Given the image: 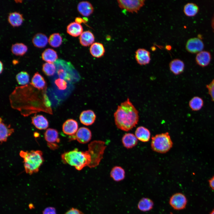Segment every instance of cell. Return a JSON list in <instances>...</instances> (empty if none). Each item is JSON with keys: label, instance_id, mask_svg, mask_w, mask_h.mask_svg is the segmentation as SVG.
Masks as SVG:
<instances>
[{"label": "cell", "instance_id": "ba28073f", "mask_svg": "<svg viewBox=\"0 0 214 214\" xmlns=\"http://www.w3.org/2000/svg\"><path fill=\"white\" fill-rule=\"evenodd\" d=\"M187 199L185 196L181 193H176L170 198L169 204L174 210H177L184 209L186 207Z\"/></svg>", "mask_w": 214, "mask_h": 214}, {"label": "cell", "instance_id": "7a4b0ae2", "mask_svg": "<svg viewBox=\"0 0 214 214\" xmlns=\"http://www.w3.org/2000/svg\"><path fill=\"white\" fill-rule=\"evenodd\" d=\"M114 117L117 127L126 131L135 127L139 119L138 111L129 98L118 106Z\"/></svg>", "mask_w": 214, "mask_h": 214}, {"label": "cell", "instance_id": "b9f144b4", "mask_svg": "<svg viewBox=\"0 0 214 214\" xmlns=\"http://www.w3.org/2000/svg\"><path fill=\"white\" fill-rule=\"evenodd\" d=\"M0 73L1 74V73L3 71V65L2 63L0 61Z\"/></svg>", "mask_w": 214, "mask_h": 214}, {"label": "cell", "instance_id": "44dd1931", "mask_svg": "<svg viewBox=\"0 0 214 214\" xmlns=\"http://www.w3.org/2000/svg\"><path fill=\"white\" fill-rule=\"evenodd\" d=\"M83 28L80 24L76 22L70 23L67 26V32L73 37H77L82 33Z\"/></svg>", "mask_w": 214, "mask_h": 214}, {"label": "cell", "instance_id": "484cf974", "mask_svg": "<svg viewBox=\"0 0 214 214\" xmlns=\"http://www.w3.org/2000/svg\"><path fill=\"white\" fill-rule=\"evenodd\" d=\"M8 20L10 24L13 26H18L21 25L23 21L22 14L16 12L9 14Z\"/></svg>", "mask_w": 214, "mask_h": 214}, {"label": "cell", "instance_id": "7c38bea8", "mask_svg": "<svg viewBox=\"0 0 214 214\" xmlns=\"http://www.w3.org/2000/svg\"><path fill=\"white\" fill-rule=\"evenodd\" d=\"M78 124L77 122L73 119L66 120L63 123L62 129L63 133L69 136L75 134L78 130Z\"/></svg>", "mask_w": 214, "mask_h": 214}, {"label": "cell", "instance_id": "cb8c5ba5", "mask_svg": "<svg viewBox=\"0 0 214 214\" xmlns=\"http://www.w3.org/2000/svg\"><path fill=\"white\" fill-rule=\"evenodd\" d=\"M48 42V38L45 35L42 33L35 34L32 39V42L34 46L42 48L46 46Z\"/></svg>", "mask_w": 214, "mask_h": 214}, {"label": "cell", "instance_id": "9a60e30c", "mask_svg": "<svg viewBox=\"0 0 214 214\" xmlns=\"http://www.w3.org/2000/svg\"><path fill=\"white\" fill-rule=\"evenodd\" d=\"M196 61L197 64L202 67L207 66L210 64L211 60L210 53L207 51H202L197 53Z\"/></svg>", "mask_w": 214, "mask_h": 214}, {"label": "cell", "instance_id": "4316f807", "mask_svg": "<svg viewBox=\"0 0 214 214\" xmlns=\"http://www.w3.org/2000/svg\"><path fill=\"white\" fill-rule=\"evenodd\" d=\"M42 58L43 60L46 62L53 63L57 60L58 56L56 52L54 49L48 48L43 52Z\"/></svg>", "mask_w": 214, "mask_h": 214}, {"label": "cell", "instance_id": "1f68e13d", "mask_svg": "<svg viewBox=\"0 0 214 214\" xmlns=\"http://www.w3.org/2000/svg\"><path fill=\"white\" fill-rule=\"evenodd\" d=\"M49 44L54 47L59 46L62 44V38L59 33H54L49 36L48 39Z\"/></svg>", "mask_w": 214, "mask_h": 214}, {"label": "cell", "instance_id": "836d02e7", "mask_svg": "<svg viewBox=\"0 0 214 214\" xmlns=\"http://www.w3.org/2000/svg\"><path fill=\"white\" fill-rule=\"evenodd\" d=\"M16 78L18 84L24 85L29 82V76L27 72L21 71L16 75Z\"/></svg>", "mask_w": 214, "mask_h": 214}, {"label": "cell", "instance_id": "e575fe53", "mask_svg": "<svg viewBox=\"0 0 214 214\" xmlns=\"http://www.w3.org/2000/svg\"><path fill=\"white\" fill-rule=\"evenodd\" d=\"M55 84L58 89L60 90H64L67 87V83L64 80L58 78L55 79L54 82Z\"/></svg>", "mask_w": 214, "mask_h": 214}, {"label": "cell", "instance_id": "3957f363", "mask_svg": "<svg viewBox=\"0 0 214 214\" xmlns=\"http://www.w3.org/2000/svg\"><path fill=\"white\" fill-rule=\"evenodd\" d=\"M19 154L23 159L24 168L27 174L31 175L38 171L44 161L43 152L41 151L21 150Z\"/></svg>", "mask_w": 214, "mask_h": 214}, {"label": "cell", "instance_id": "d6986e66", "mask_svg": "<svg viewBox=\"0 0 214 214\" xmlns=\"http://www.w3.org/2000/svg\"><path fill=\"white\" fill-rule=\"evenodd\" d=\"M150 135V130L147 128L142 126L138 127L135 132V135L137 139L143 142L149 141Z\"/></svg>", "mask_w": 214, "mask_h": 214}, {"label": "cell", "instance_id": "8fae6325", "mask_svg": "<svg viewBox=\"0 0 214 214\" xmlns=\"http://www.w3.org/2000/svg\"><path fill=\"white\" fill-rule=\"evenodd\" d=\"M96 115L92 110H88L82 111L79 116L80 122L84 125L89 126L95 122Z\"/></svg>", "mask_w": 214, "mask_h": 214}, {"label": "cell", "instance_id": "7bdbcfd3", "mask_svg": "<svg viewBox=\"0 0 214 214\" xmlns=\"http://www.w3.org/2000/svg\"><path fill=\"white\" fill-rule=\"evenodd\" d=\"M166 48L168 50H170L171 49V47L169 45L167 46L166 47Z\"/></svg>", "mask_w": 214, "mask_h": 214}, {"label": "cell", "instance_id": "2e32d148", "mask_svg": "<svg viewBox=\"0 0 214 214\" xmlns=\"http://www.w3.org/2000/svg\"><path fill=\"white\" fill-rule=\"evenodd\" d=\"M77 10L79 13L83 16H89L93 12L94 8L92 4L89 2L83 1L78 4Z\"/></svg>", "mask_w": 214, "mask_h": 214}, {"label": "cell", "instance_id": "ee69618b", "mask_svg": "<svg viewBox=\"0 0 214 214\" xmlns=\"http://www.w3.org/2000/svg\"><path fill=\"white\" fill-rule=\"evenodd\" d=\"M210 214H214V209L212 211Z\"/></svg>", "mask_w": 214, "mask_h": 214}, {"label": "cell", "instance_id": "d4e9b609", "mask_svg": "<svg viewBox=\"0 0 214 214\" xmlns=\"http://www.w3.org/2000/svg\"><path fill=\"white\" fill-rule=\"evenodd\" d=\"M110 176L116 181L123 180L125 177V172L124 169L120 166L114 167L110 172Z\"/></svg>", "mask_w": 214, "mask_h": 214}, {"label": "cell", "instance_id": "52a82bcc", "mask_svg": "<svg viewBox=\"0 0 214 214\" xmlns=\"http://www.w3.org/2000/svg\"><path fill=\"white\" fill-rule=\"evenodd\" d=\"M44 136L48 146L51 149L55 150L58 148L56 143H59L60 140L58 132L56 130L51 128L47 129L44 133Z\"/></svg>", "mask_w": 214, "mask_h": 214}, {"label": "cell", "instance_id": "e0dca14e", "mask_svg": "<svg viewBox=\"0 0 214 214\" xmlns=\"http://www.w3.org/2000/svg\"><path fill=\"white\" fill-rule=\"evenodd\" d=\"M169 69L171 72L175 75H178L183 72L185 68L184 62L180 59H173L169 64Z\"/></svg>", "mask_w": 214, "mask_h": 214}, {"label": "cell", "instance_id": "603a6c76", "mask_svg": "<svg viewBox=\"0 0 214 214\" xmlns=\"http://www.w3.org/2000/svg\"><path fill=\"white\" fill-rule=\"evenodd\" d=\"M31 84L39 90H41L45 89L46 83L43 77L37 72L32 78Z\"/></svg>", "mask_w": 214, "mask_h": 214}, {"label": "cell", "instance_id": "5bb4252c", "mask_svg": "<svg viewBox=\"0 0 214 214\" xmlns=\"http://www.w3.org/2000/svg\"><path fill=\"white\" fill-rule=\"evenodd\" d=\"M32 123L37 128L40 130L46 129L49 125L47 119L41 115L35 114L32 117Z\"/></svg>", "mask_w": 214, "mask_h": 214}, {"label": "cell", "instance_id": "d6a6232c", "mask_svg": "<svg viewBox=\"0 0 214 214\" xmlns=\"http://www.w3.org/2000/svg\"><path fill=\"white\" fill-rule=\"evenodd\" d=\"M42 70L48 76L53 75L56 72V67L54 63L45 62L42 66Z\"/></svg>", "mask_w": 214, "mask_h": 214}, {"label": "cell", "instance_id": "ac0fdd59", "mask_svg": "<svg viewBox=\"0 0 214 214\" xmlns=\"http://www.w3.org/2000/svg\"><path fill=\"white\" fill-rule=\"evenodd\" d=\"M122 142L123 146L127 149L131 148L138 143V139L134 134L127 133L125 134L122 138Z\"/></svg>", "mask_w": 214, "mask_h": 214}, {"label": "cell", "instance_id": "74e56055", "mask_svg": "<svg viewBox=\"0 0 214 214\" xmlns=\"http://www.w3.org/2000/svg\"><path fill=\"white\" fill-rule=\"evenodd\" d=\"M65 214H84L82 212L79 210L74 208H72L68 211Z\"/></svg>", "mask_w": 214, "mask_h": 214}, {"label": "cell", "instance_id": "7402d4cb", "mask_svg": "<svg viewBox=\"0 0 214 214\" xmlns=\"http://www.w3.org/2000/svg\"><path fill=\"white\" fill-rule=\"evenodd\" d=\"M90 52L93 57L99 58L103 56L105 52V49L103 44L95 42L93 43L89 49Z\"/></svg>", "mask_w": 214, "mask_h": 214}, {"label": "cell", "instance_id": "ab89813d", "mask_svg": "<svg viewBox=\"0 0 214 214\" xmlns=\"http://www.w3.org/2000/svg\"><path fill=\"white\" fill-rule=\"evenodd\" d=\"M208 181L210 186L214 190V176L210 179Z\"/></svg>", "mask_w": 214, "mask_h": 214}, {"label": "cell", "instance_id": "f35d334b", "mask_svg": "<svg viewBox=\"0 0 214 214\" xmlns=\"http://www.w3.org/2000/svg\"><path fill=\"white\" fill-rule=\"evenodd\" d=\"M86 18L84 19L79 17H76L75 19V21L76 22L79 24H81L82 23L86 22V21H87V19H85Z\"/></svg>", "mask_w": 214, "mask_h": 214}, {"label": "cell", "instance_id": "f546056e", "mask_svg": "<svg viewBox=\"0 0 214 214\" xmlns=\"http://www.w3.org/2000/svg\"><path fill=\"white\" fill-rule=\"evenodd\" d=\"M27 50V46L23 43H17L12 44L11 50L12 53L17 56H22Z\"/></svg>", "mask_w": 214, "mask_h": 214}, {"label": "cell", "instance_id": "d590c367", "mask_svg": "<svg viewBox=\"0 0 214 214\" xmlns=\"http://www.w3.org/2000/svg\"><path fill=\"white\" fill-rule=\"evenodd\" d=\"M206 87L212 100L214 101V79L206 85Z\"/></svg>", "mask_w": 214, "mask_h": 214}, {"label": "cell", "instance_id": "4dcf8cb0", "mask_svg": "<svg viewBox=\"0 0 214 214\" xmlns=\"http://www.w3.org/2000/svg\"><path fill=\"white\" fill-rule=\"evenodd\" d=\"M204 102L200 97L195 96L193 97L189 101V105L193 111H198L203 107Z\"/></svg>", "mask_w": 214, "mask_h": 214}, {"label": "cell", "instance_id": "30bf717a", "mask_svg": "<svg viewBox=\"0 0 214 214\" xmlns=\"http://www.w3.org/2000/svg\"><path fill=\"white\" fill-rule=\"evenodd\" d=\"M135 58L139 64L141 65L147 64L150 61V53L145 49L139 48L135 52Z\"/></svg>", "mask_w": 214, "mask_h": 214}, {"label": "cell", "instance_id": "8d00e7d4", "mask_svg": "<svg viewBox=\"0 0 214 214\" xmlns=\"http://www.w3.org/2000/svg\"><path fill=\"white\" fill-rule=\"evenodd\" d=\"M43 214H56L55 208L49 207L45 208L43 211Z\"/></svg>", "mask_w": 214, "mask_h": 214}, {"label": "cell", "instance_id": "277c9868", "mask_svg": "<svg viewBox=\"0 0 214 214\" xmlns=\"http://www.w3.org/2000/svg\"><path fill=\"white\" fill-rule=\"evenodd\" d=\"M151 147L154 151L165 153L172 147L173 143L169 133L156 135L152 138Z\"/></svg>", "mask_w": 214, "mask_h": 214}, {"label": "cell", "instance_id": "5b68a950", "mask_svg": "<svg viewBox=\"0 0 214 214\" xmlns=\"http://www.w3.org/2000/svg\"><path fill=\"white\" fill-rule=\"evenodd\" d=\"M119 7L122 9L133 13H137L145 4L144 0H118Z\"/></svg>", "mask_w": 214, "mask_h": 214}, {"label": "cell", "instance_id": "83f0119b", "mask_svg": "<svg viewBox=\"0 0 214 214\" xmlns=\"http://www.w3.org/2000/svg\"><path fill=\"white\" fill-rule=\"evenodd\" d=\"M154 203L151 199L148 198H143L139 201L138 208L141 211L147 212L152 209Z\"/></svg>", "mask_w": 214, "mask_h": 214}, {"label": "cell", "instance_id": "8992f818", "mask_svg": "<svg viewBox=\"0 0 214 214\" xmlns=\"http://www.w3.org/2000/svg\"><path fill=\"white\" fill-rule=\"evenodd\" d=\"M92 133L90 130L86 127L79 128L75 134L69 136L70 140H76L79 143L86 144L89 142L92 138Z\"/></svg>", "mask_w": 214, "mask_h": 214}, {"label": "cell", "instance_id": "60d3db41", "mask_svg": "<svg viewBox=\"0 0 214 214\" xmlns=\"http://www.w3.org/2000/svg\"><path fill=\"white\" fill-rule=\"evenodd\" d=\"M211 25L213 29L214 32V14L212 20Z\"/></svg>", "mask_w": 214, "mask_h": 214}, {"label": "cell", "instance_id": "4fadbf2b", "mask_svg": "<svg viewBox=\"0 0 214 214\" xmlns=\"http://www.w3.org/2000/svg\"><path fill=\"white\" fill-rule=\"evenodd\" d=\"M0 141L1 144L6 142L8 137L14 132V130L11 128L10 125H7L3 122L1 118L0 123Z\"/></svg>", "mask_w": 214, "mask_h": 214}, {"label": "cell", "instance_id": "9c48e42d", "mask_svg": "<svg viewBox=\"0 0 214 214\" xmlns=\"http://www.w3.org/2000/svg\"><path fill=\"white\" fill-rule=\"evenodd\" d=\"M204 47V45L202 41L197 37L189 39L185 44L186 50L192 54H197L202 51Z\"/></svg>", "mask_w": 214, "mask_h": 214}, {"label": "cell", "instance_id": "6da1fadb", "mask_svg": "<svg viewBox=\"0 0 214 214\" xmlns=\"http://www.w3.org/2000/svg\"><path fill=\"white\" fill-rule=\"evenodd\" d=\"M106 147L102 141H93L89 144L87 150L80 151L75 148L62 153L61 159L64 163L74 166L78 170L87 166L94 168L99 165L102 159Z\"/></svg>", "mask_w": 214, "mask_h": 214}, {"label": "cell", "instance_id": "ffe728a7", "mask_svg": "<svg viewBox=\"0 0 214 214\" xmlns=\"http://www.w3.org/2000/svg\"><path fill=\"white\" fill-rule=\"evenodd\" d=\"M80 44L86 47L92 45L95 41L93 34L88 30L82 32L79 37Z\"/></svg>", "mask_w": 214, "mask_h": 214}, {"label": "cell", "instance_id": "f1b7e54d", "mask_svg": "<svg viewBox=\"0 0 214 214\" xmlns=\"http://www.w3.org/2000/svg\"><path fill=\"white\" fill-rule=\"evenodd\" d=\"M199 8L198 6L193 3H188L184 7L183 12L187 16L192 17L195 16L198 13Z\"/></svg>", "mask_w": 214, "mask_h": 214}]
</instances>
